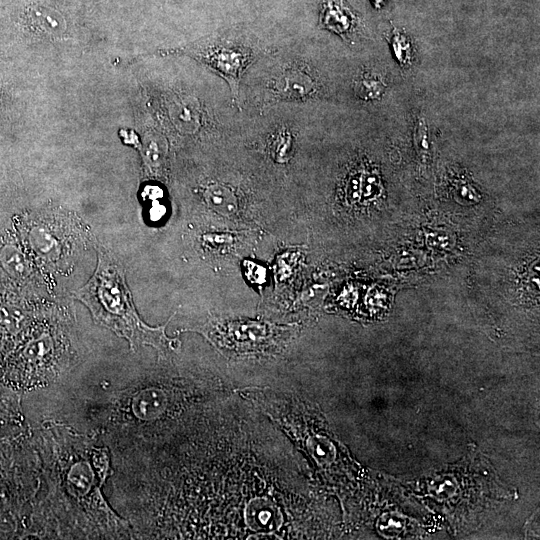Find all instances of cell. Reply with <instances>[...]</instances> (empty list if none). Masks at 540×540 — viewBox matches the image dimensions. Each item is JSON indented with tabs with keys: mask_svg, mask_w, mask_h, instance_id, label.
I'll return each instance as SVG.
<instances>
[{
	"mask_svg": "<svg viewBox=\"0 0 540 540\" xmlns=\"http://www.w3.org/2000/svg\"><path fill=\"white\" fill-rule=\"evenodd\" d=\"M98 258L94 275L74 293L75 298L90 309L98 323L126 338L131 345L148 343L157 348L170 345L173 340L165 336V325L150 328L137 315L120 265L102 250Z\"/></svg>",
	"mask_w": 540,
	"mask_h": 540,
	"instance_id": "1",
	"label": "cell"
},
{
	"mask_svg": "<svg viewBox=\"0 0 540 540\" xmlns=\"http://www.w3.org/2000/svg\"><path fill=\"white\" fill-rule=\"evenodd\" d=\"M264 51L257 39L237 29L210 35L183 49L227 82L237 104L242 77Z\"/></svg>",
	"mask_w": 540,
	"mask_h": 540,
	"instance_id": "2",
	"label": "cell"
},
{
	"mask_svg": "<svg viewBox=\"0 0 540 540\" xmlns=\"http://www.w3.org/2000/svg\"><path fill=\"white\" fill-rule=\"evenodd\" d=\"M265 85V102L308 100L318 91V83L303 63L290 61L278 65Z\"/></svg>",
	"mask_w": 540,
	"mask_h": 540,
	"instance_id": "3",
	"label": "cell"
},
{
	"mask_svg": "<svg viewBox=\"0 0 540 540\" xmlns=\"http://www.w3.org/2000/svg\"><path fill=\"white\" fill-rule=\"evenodd\" d=\"M319 25L344 39L356 31L359 18L345 0H318Z\"/></svg>",
	"mask_w": 540,
	"mask_h": 540,
	"instance_id": "4",
	"label": "cell"
},
{
	"mask_svg": "<svg viewBox=\"0 0 540 540\" xmlns=\"http://www.w3.org/2000/svg\"><path fill=\"white\" fill-rule=\"evenodd\" d=\"M203 195L206 203L214 212L230 217L238 211L235 191L227 184L212 181L204 188Z\"/></svg>",
	"mask_w": 540,
	"mask_h": 540,
	"instance_id": "5",
	"label": "cell"
},
{
	"mask_svg": "<svg viewBox=\"0 0 540 540\" xmlns=\"http://www.w3.org/2000/svg\"><path fill=\"white\" fill-rule=\"evenodd\" d=\"M267 142L269 154L277 163L288 162L294 145V135L289 128L285 125L275 128Z\"/></svg>",
	"mask_w": 540,
	"mask_h": 540,
	"instance_id": "6",
	"label": "cell"
},
{
	"mask_svg": "<svg viewBox=\"0 0 540 540\" xmlns=\"http://www.w3.org/2000/svg\"><path fill=\"white\" fill-rule=\"evenodd\" d=\"M164 400L165 397H163L161 391H142L137 394L133 400V411L139 418H153L163 410Z\"/></svg>",
	"mask_w": 540,
	"mask_h": 540,
	"instance_id": "7",
	"label": "cell"
},
{
	"mask_svg": "<svg viewBox=\"0 0 540 540\" xmlns=\"http://www.w3.org/2000/svg\"><path fill=\"white\" fill-rule=\"evenodd\" d=\"M52 347L51 338L43 335L27 343L22 350V357L26 364L37 369L43 364Z\"/></svg>",
	"mask_w": 540,
	"mask_h": 540,
	"instance_id": "8",
	"label": "cell"
},
{
	"mask_svg": "<svg viewBox=\"0 0 540 540\" xmlns=\"http://www.w3.org/2000/svg\"><path fill=\"white\" fill-rule=\"evenodd\" d=\"M3 268L13 277L21 278L27 274V263L21 251L14 245H6L0 252Z\"/></svg>",
	"mask_w": 540,
	"mask_h": 540,
	"instance_id": "9",
	"label": "cell"
},
{
	"mask_svg": "<svg viewBox=\"0 0 540 540\" xmlns=\"http://www.w3.org/2000/svg\"><path fill=\"white\" fill-rule=\"evenodd\" d=\"M384 90L382 81L370 74L362 73L354 81V92L362 100H372L378 98Z\"/></svg>",
	"mask_w": 540,
	"mask_h": 540,
	"instance_id": "10",
	"label": "cell"
},
{
	"mask_svg": "<svg viewBox=\"0 0 540 540\" xmlns=\"http://www.w3.org/2000/svg\"><path fill=\"white\" fill-rule=\"evenodd\" d=\"M391 47L401 64H407L411 58V45L406 35L394 29L391 33Z\"/></svg>",
	"mask_w": 540,
	"mask_h": 540,
	"instance_id": "11",
	"label": "cell"
},
{
	"mask_svg": "<svg viewBox=\"0 0 540 540\" xmlns=\"http://www.w3.org/2000/svg\"><path fill=\"white\" fill-rule=\"evenodd\" d=\"M415 146L418 154L424 157L429 149V133L425 119L419 118L414 132Z\"/></svg>",
	"mask_w": 540,
	"mask_h": 540,
	"instance_id": "12",
	"label": "cell"
},
{
	"mask_svg": "<svg viewBox=\"0 0 540 540\" xmlns=\"http://www.w3.org/2000/svg\"><path fill=\"white\" fill-rule=\"evenodd\" d=\"M20 314L13 307L2 306L0 308V323L7 329L14 330L18 328Z\"/></svg>",
	"mask_w": 540,
	"mask_h": 540,
	"instance_id": "13",
	"label": "cell"
},
{
	"mask_svg": "<svg viewBox=\"0 0 540 540\" xmlns=\"http://www.w3.org/2000/svg\"><path fill=\"white\" fill-rule=\"evenodd\" d=\"M245 267L247 268L246 273L249 280L256 284H262L265 282L266 270L264 267L249 261L245 263Z\"/></svg>",
	"mask_w": 540,
	"mask_h": 540,
	"instance_id": "14",
	"label": "cell"
},
{
	"mask_svg": "<svg viewBox=\"0 0 540 540\" xmlns=\"http://www.w3.org/2000/svg\"><path fill=\"white\" fill-rule=\"evenodd\" d=\"M232 238V236L225 234H207L204 236V242L208 247L220 249L224 245H230L233 240Z\"/></svg>",
	"mask_w": 540,
	"mask_h": 540,
	"instance_id": "15",
	"label": "cell"
},
{
	"mask_svg": "<svg viewBox=\"0 0 540 540\" xmlns=\"http://www.w3.org/2000/svg\"><path fill=\"white\" fill-rule=\"evenodd\" d=\"M166 213V208L160 203H153L149 217L152 221H159Z\"/></svg>",
	"mask_w": 540,
	"mask_h": 540,
	"instance_id": "16",
	"label": "cell"
},
{
	"mask_svg": "<svg viewBox=\"0 0 540 540\" xmlns=\"http://www.w3.org/2000/svg\"><path fill=\"white\" fill-rule=\"evenodd\" d=\"M370 2L374 6V8L381 9L385 6L387 0H370Z\"/></svg>",
	"mask_w": 540,
	"mask_h": 540,
	"instance_id": "17",
	"label": "cell"
}]
</instances>
